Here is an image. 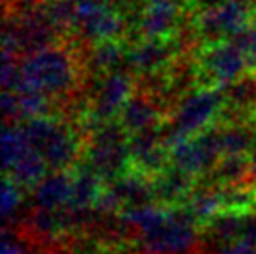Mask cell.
Here are the masks:
<instances>
[{"label":"cell","instance_id":"obj_1","mask_svg":"<svg viewBox=\"0 0 256 254\" xmlns=\"http://www.w3.org/2000/svg\"><path fill=\"white\" fill-rule=\"evenodd\" d=\"M21 82L17 92L43 94L50 99H62L77 90L82 70L77 54L66 43L30 52L19 62Z\"/></svg>","mask_w":256,"mask_h":254},{"label":"cell","instance_id":"obj_31","mask_svg":"<svg viewBox=\"0 0 256 254\" xmlns=\"http://www.w3.org/2000/svg\"><path fill=\"white\" fill-rule=\"evenodd\" d=\"M243 2H249V4H252V6H254V2H256V0H243Z\"/></svg>","mask_w":256,"mask_h":254},{"label":"cell","instance_id":"obj_20","mask_svg":"<svg viewBox=\"0 0 256 254\" xmlns=\"http://www.w3.org/2000/svg\"><path fill=\"white\" fill-rule=\"evenodd\" d=\"M128 47L126 40H112V42H100L94 43L88 52V64L94 73L98 75H108L112 71H118V66L126 62Z\"/></svg>","mask_w":256,"mask_h":254},{"label":"cell","instance_id":"obj_23","mask_svg":"<svg viewBox=\"0 0 256 254\" xmlns=\"http://www.w3.org/2000/svg\"><path fill=\"white\" fill-rule=\"evenodd\" d=\"M42 10L62 36L70 30H75L77 2H73V0H42Z\"/></svg>","mask_w":256,"mask_h":254},{"label":"cell","instance_id":"obj_18","mask_svg":"<svg viewBox=\"0 0 256 254\" xmlns=\"http://www.w3.org/2000/svg\"><path fill=\"white\" fill-rule=\"evenodd\" d=\"M219 126V138L222 156H249V152L256 148V124L254 122H234Z\"/></svg>","mask_w":256,"mask_h":254},{"label":"cell","instance_id":"obj_5","mask_svg":"<svg viewBox=\"0 0 256 254\" xmlns=\"http://www.w3.org/2000/svg\"><path fill=\"white\" fill-rule=\"evenodd\" d=\"M198 88L224 90L232 82L252 75L247 58L230 42L204 43L194 60Z\"/></svg>","mask_w":256,"mask_h":254},{"label":"cell","instance_id":"obj_13","mask_svg":"<svg viewBox=\"0 0 256 254\" xmlns=\"http://www.w3.org/2000/svg\"><path fill=\"white\" fill-rule=\"evenodd\" d=\"M174 56V40H138L128 47L126 66L133 75L150 77L170 70Z\"/></svg>","mask_w":256,"mask_h":254},{"label":"cell","instance_id":"obj_27","mask_svg":"<svg viewBox=\"0 0 256 254\" xmlns=\"http://www.w3.org/2000/svg\"><path fill=\"white\" fill-rule=\"evenodd\" d=\"M217 254H256V248L243 245V243H234V245L222 247Z\"/></svg>","mask_w":256,"mask_h":254},{"label":"cell","instance_id":"obj_24","mask_svg":"<svg viewBox=\"0 0 256 254\" xmlns=\"http://www.w3.org/2000/svg\"><path fill=\"white\" fill-rule=\"evenodd\" d=\"M17 94V106H19V124L42 116H50L52 110V99L38 92L21 90Z\"/></svg>","mask_w":256,"mask_h":254},{"label":"cell","instance_id":"obj_32","mask_svg":"<svg viewBox=\"0 0 256 254\" xmlns=\"http://www.w3.org/2000/svg\"><path fill=\"white\" fill-rule=\"evenodd\" d=\"M73 2H77V0H73Z\"/></svg>","mask_w":256,"mask_h":254},{"label":"cell","instance_id":"obj_17","mask_svg":"<svg viewBox=\"0 0 256 254\" xmlns=\"http://www.w3.org/2000/svg\"><path fill=\"white\" fill-rule=\"evenodd\" d=\"M73 174V187H72V200L70 210L78 213L94 212L100 198L105 192L107 184L94 172L86 162H78L72 170Z\"/></svg>","mask_w":256,"mask_h":254},{"label":"cell","instance_id":"obj_8","mask_svg":"<svg viewBox=\"0 0 256 254\" xmlns=\"http://www.w3.org/2000/svg\"><path fill=\"white\" fill-rule=\"evenodd\" d=\"M133 90H135V78L129 71L118 70L101 78L92 103L88 105V114L82 120L88 131L92 133L96 127L118 120L122 108L135 94Z\"/></svg>","mask_w":256,"mask_h":254},{"label":"cell","instance_id":"obj_11","mask_svg":"<svg viewBox=\"0 0 256 254\" xmlns=\"http://www.w3.org/2000/svg\"><path fill=\"white\" fill-rule=\"evenodd\" d=\"M163 127L131 134L128 142L131 170L152 180L170 166V150L164 138Z\"/></svg>","mask_w":256,"mask_h":254},{"label":"cell","instance_id":"obj_29","mask_svg":"<svg viewBox=\"0 0 256 254\" xmlns=\"http://www.w3.org/2000/svg\"><path fill=\"white\" fill-rule=\"evenodd\" d=\"M250 174H252V182L256 184V148L250 154Z\"/></svg>","mask_w":256,"mask_h":254},{"label":"cell","instance_id":"obj_7","mask_svg":"<svg viewBox=\"0 0 256 254\" xmlns=\"http://www.w3.org/2000/svg\"><path fill=\"white\" fill-rule=\"evenodd\" d=\"M256 19V6L243 0H224L217 6L198 10L192 17V30L204 43L226 42Z\"/></svg>","mask_w":256,"mask_h":254},{"label":"cell","instance_id":"obj_6","mask_svg":"<svg viewBox=\"0 0 256 254\" xmlns=\"http://www.w3.org/2000/svg\"><path fill=\"white\" fill-rule=\"evenodd\" d=\"M196 224L185 208H168L159 224L136 238L146 254H192L200 243Z\"/></svg>","mask_w":256,"mask_h":254},{"label":"cell","instance_id":"obj_12","mask_svg":"<svg viewBox=\"0 0 256 254\" xmlns=\"http://www.w3.org/2000/svg\"><path fill=\"white\" fill-rule=\"evenodd\" d=\"M182 21L178 0H148L136 19L140 40H174Z\"/></svg>","mask_w":256,"mask_h":254},{"label":"cell","instance_id":"obj_14","mask_svg":"<svg viewBox=\"0 0 256 254\" xmlns=\"http://www.w3.org/2000/svg\"><path fill=\"white\" fill-rule=\"evenodd\" d=\"M164 118L166 116H164L163 105L152 94L138 90L129 98L116 122L131 136V134L142 133V131L163 127Z\"/></svg>","mask_w":256,"mask_h":254},{"label":"cell","instance_id":"obj_22","mask_svg":"<svg viewBox=\"0 0 256 254\" xmlns=\"http://www.w3.org/2000/svg\"><path fill=\"white\" fill-rule=\"evenodd\" d=\"M30 150L28 142L24 138L19 124H8L4 122L2 127V162H4V174H8L22 156Z\"/></svg>","mask_w":256,"mask_h":254},{"label":"cell","instance_id":"obj_4","mask_svg":"<svg viewBox=\"0 0 256 254\" xmlns=\"http://www.w3.org/2000/svg\"><path fill=\"white\" fill-rule=\"evenodd\" d=\"M224 110V96L222 90L215 88H196L182 98L174 114L170 116L168 133H164L166 144L192 138L204 133L206 129L219 122Z\"/></svg>","mask_w":256,"mask_h":254},{"label":"cell","instance_id":"obj_2","mask_svg":"<svg viewBox=\"0 0 256 254\" xmlns=\"http://www.w3.org/2000/svg\"><path fill=\"white\" fill-rule=\"evenodd\" d=\"M19 126L28 146L43 157L50 172L73 170L84 156L86 136L60 118L42 116L21 122Z\"/></svg>","mask_w":256,"mask_h":254},{"label":"cell","instance_id":"obj_28","mask_svg":"<svg viewBox=\"0 0 256 254\" xmlns=\"http://www.w3.org/2000/svg\"><path fill=\"white\" fill-rule=\"evenodd\" d=\"M0 254H26L24 252V248L17 243V241H14L10 236H4V241H2V250H0Z\"/></svg>","mask_w":256,"mask_h":254},{"label":"cell","instance_id":"obj_30","mask_svg":"<svg viewBox=\"0 0 256 254\" xmlns=\"http://www.w3.org/2000/svg\"><path fill=\"white\" fill-rule=\"evenodd\" d=\"M77 2H88V4H108V0H77Z\"/></svg>","mask_w":256,"mask_h":254},{"label":"cell","instance_id":"obj_19","mask_svg":"<svg viewBox=\"0 0 256 254\" xmlns=\"http://www.w3.org/2000/svg\"><path fill=\"white\" fill-rule=\"evenodd\" d=\"M250 174V156H222L215 168L210 172L208 184L217 187H232V185L247 184Z\"/></svg>","mask_w":256,"mask_h":254},{"label":"cell","instance_id":"obj_15","mask_svg":"<svg viewBox=\"0 0 256 254\" xmlns=\"http://www.w3.org/2000/svg\"><path fill=\"white\" fill-rule=\"evenodd\" d=\"M72 187H73L72 170L49 172L32 189V206H34V210L58 212V210L70 208Z\"/></svg>","mask_w":256,"mask_h":254},{"label":"cell","instance_id":"obj_10","mask_svg":"<svg viewBox=\"0 0 256 254\" xmlns=\"http://www.w3.org/2000/svg\"><path fill=\"white\" fill-rule=\"evenodd\" d=\"M75 30L92 43L124 40L128 34V21L124 12L110 4L77 2Z\"/></svg>","mask_w":256,"mask_h":254},{"label":"cell","instance_id":"obj_26","mask_svg":"<svg viewBox=\"0 0 256 254\" xmlns=\"http://www.w3.org/2000/svg\"><path fill=\"white\" fill-rule=\"evenodd\" d=\"M226 42L232 43L236 49L247 58L250 73L256 75V22L249 24L247 28H243L242 32H238V34L232 36Z\"/></svg>","mask_w":256,"mask_h":254},{"label":"cell","instance_id":"obj_21","mask_svg":"<svg viewBox=\"0 0 256 254\" xmlns=\"http://www.w3.org/2000/svg\"><path fill=\"white\" fill-rule=\"evenodd\" d=\"M47 174H49L47 162L43 161V157L40 154H36L34 150L30 148L22 156L21 161L4 176L10 178L12 182H15L21 189H34Z\"/></svg>","mask_w":256,"mask_h":254},{"label":"cell","instance_id":"obj_9","mask_svg":"<svg viewBox=\"0 0 256 254\" xmlns=\"http://www.w3.org/2000/svg\"><path fill=\"white\" fill-rule=\"evenodd\" d=\"M168 150H170V166L184 170L196 180L210 176V172L222 157L219 126L215 124L192 138L174 142L168 146Z\"/></svg>","mask_w":256,"mask_h":254},{"label":"cell","instance_id":"obj_3","mask_svg":"<svg viewBox=\"0 0 256 254\" xmlns=\"http://www.w3.org/2000/svg\"><path fill=\"white\" fill-rule=\"evenodd\" d=\"M128 142L129 134L118 122L96 127L86 134L84 162L105 184H112L131 170Z\"/></svg>","mask_w":256,"mask_h":254},{"label":"cell","instance_id":"obj_16","mask_svg":"<svg viewBox=\"0 0 256 254\" xmlns=\"http://www.w3.org/2000/svg\"><path fill=\"white\" fill-rule=\"evenodd\" d=\"M198 180L184 170L168 166L163 174L154 178L156 204L163 208H182L189 200L192 190L196 189Z\"/></svg>","mask_w":256,"mask_h":254},{"label":"cell","instance_id":"obj_25","mask_svg":"<svg viewBox=\"0 0 256 254\" xmlns=\"http://www.w3.org/2000/svg\"><path fill=\"white\" fill-rule=\"evenodd\" d=\"M22 190L19 185L4 176L2 182V217L4 222H12L22 208Z\"/></svg>","mask_w":256,"mask_h":254}]
</instances>
